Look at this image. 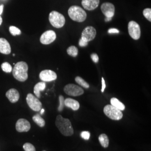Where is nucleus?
<instances>
[{
    "mask_svg": "<svg viewBox=\"0 0 151 151\" xmlns=\"http://www.w3.org/2000/svg\"><path fill=\"white\" fill-rule=\"evenodd\" d=\"M55 125L63 135L71 136L73 134L74 130L69 119L64 118L62 115H58L56 118Z\"/></svg>",
    "mask_w": 151,
    "mask_h": 151,
    "instance_id": "f257e3e1",
    "label": "nucleus"
},
{
    "mask_svg": "<svg viewBox=\"0 0 151 151\" xmlns=\"http://www.w3.org/2000/svg\"><path fill=\"white\" fill-rule=\"evenodd\" d=\"M28 65L25 62H19L15 65L12 70V74L15 78L20 82L26 81L28 78Z\"/></svg>",
    "mask_w": 151,
    "mask_h": 151,
    "instance_id": "f03ea898",
    "label": "nucleus"
},
{
    "mask_svg": "<svg viewBox=\"0 0 151 151\" xmlns=\"http://www.w3.org/2000/svg\"><path fill=\"white\" fill-rule=\"evenodd\" d=\"M68 15L70 19L75 22H82L86 19V11L78 6H72L68 11Z\"/></svg>",
    "mask_w": 151,
    "mask_h": 151,
    "instance_id": "7ed1b4c3",
    "label": "nucleus"
},
{
    "mask_svg": "<svg viewBox=\"0 0 151 151\" xmlns=\"http://www.w3.org/2000/svg\"><path fill=\"white\" fill-rule=\"evenodd\" d=\"M49 20L51 25L55 28H61L65 25V16L56 11H52L49 15Z\"/></svg>",
    "mask_w": 151,
    "mask_h": 151,
    "instance_id": "20e7f679",
    "label": "nucleus"
},
{
    "mask_svg": "<svg viewBox=\"0 0 151 151\" xmlns=\"http://www.w3.org/2000/svg\"><path fill=\"white\" fill-rule=\"evenodd\" d=\"M104 113L109 118L113 120H120L123 118L122 111L111 105H107L104 108Z\"/></svg>",
    "mask_w": 151,
    "mask_h": 151,
    "instance_id": "39448f33",
    "label": "nucleus"
},
{
    "mask_svg": "<svg viewBox=\"0 0 151 151\" xmlns=\"http://www.w3.org/2000/svg\"><path fill=\"white\" fill-rule=\"evenodd\" d=\"M64 91L67 95L72 96H81L84 93L82 87L72 83L67 85L64 87Z\"/></svg>",
    "mask_w": 151,
    "mask_h": 151,
    "instance_id": "423d86ee",
    "label": "nucleus"
},
{
    "mask_svg": "<svg viewBox=\"0 0 151 151\" xmlns=\"http://www.w3.org/2000/svg\"><path fill=\"white\" fill-rule=\"evenodd\" d=\"M26 100L28 106L32 110L35 111H39L42 109V104L38 98L34 96L32 93L27 94Z\"/></svg>",
    "mask_w": 151,
    "mask_h": 151,
    "instance_id": "0eeeda50",
    "label": "nucleus"
},
{
    "mask_svg": "<svg viewBox=\"0 0 151 151\" xmlns=\"http://www.w3.org/2000/svg\"><path fill=\"white\" fill-rule=\"evenodd\" d=\"M128 32L131 38L134 40H138L140 37V28L139 24L134 22L130 21L128 24Z\"/></svg>",
    "mask_w": 151,
    "mask_h": 151,
    "instance_id": "6e6552de",
    "label": "nucleus"
},
{
    "mask_svg": "<svg viewBox=\"0 0 151 151\" xmlns=\"http://www.w3.org/2000/svg\"><path fill=\"white\" fill-rule=\"evenodd\" d=\"M96 35V29L92 27H87L82 32L81 38L84 41L88 43L93 40Z\"/></svg>",
    "mask_w": 151,
    "mask_h": 151,
    "instance_id": "1a4fd4ad",
    "label": "nucleus"
},
{
    "mask_svg": "<svg viewBox=\"0 0 151 151\" xmlns=\"http://www.w3.org/2000/svg\"><path fill=\"white\" fill-rule=\"evenodd\" d=\"M56 39V34L53 30H48L44 32L40 38V43L48 45L54 42Z\"/></svg>",
    "mask_w": 151,
    "mask_h": 151,
    "instance_id": "9d476101",
    "label": "nucleus"
},
{
    "mask_svg": "<svg viewBox=\"0 0 151 151\" xmlns=\"http://www.w3.org/2000/svg\"><path fill=\"white\" fill-rule=\"evenodd\" d=\"M40 79L43 82H50L57 79V76L54 71L49 70H42L39 74Z\"/></svg>",
    "mask_w": 151,
    "mask_h": 151,
    "instance_id": "9b49d317",
    "label": "nucleus"
},
{
    "mask_svg": "<svg viewBox=\"0 0 151 151\" xmlns=\"http://www.w3.org/2000/svg\"><path fill=\"white\" fill-rule=\"evenodd\" d=\"M101 10L106 17L112 18L115 14V7L110 2H105L101 6Z\"/></svg>",
    "mask_w": 151,
    "mask_h": 151,
    "instance_id": "f8f14e48",
    "label": "nucleus"
},
{
    "mask_svg": "<svg viewBox=\"0 0 151 151\" xmlns=\"http://www.w3.org/2000/svg\"><path fill=\"white\" fill-rule=\"evenodd\" d=\"M31 128L29 122L25 119H19L16 122V129L18 132H27Z\"/></svg>",
    "mask_w": 151,
    "mask_h": 151,
    "instance_id": "ddd939ff",
    "label": "nucleus"
},
{
    "mask_svg": "<svg viewBox=\"0 0 151 151\" xmlns=\"http://www.w3.org/2000/svg\"><path fill=\"white\" fill-rule=\"evenodd\" d=\"M100 0H82V5L85 9L92 11L96 9L99 6Z\"/></svg>",
    "mask_w": 151,
    "mask_h": 151,
    "instance_id": "4468645a",
    "label": "nucleus"
},
{
    "mask_svg": "<svg viewBox=\"0 0 151 151\" xmlns=\"http://www.w3.org/2000/svg\"><path fill=\"white\" fill-rule=\"evenodd\" d=\"M6 96L12 103L17 102L20 98L19 92L15 88H11L8 90L6 93Z\"/></svg>",
    "mask_w": 151,
    "mask_h": 151,
    "instance_id": "2eb2a0df",
    "label": "nucleus"
},
{
    "mask_svg": "<svg viewBox=\"0 0 151 151\" xmlns=\"http://www.w3.org/2000/svg\"><path fill=\"white\" fill-rule=\"evenodd\" d=\"M11 52V47L8 41L5 38H0V53L9 54Z\"/></svg>",
    "mask_w": 151,
    "mask_h": 151,
    "instance_id": "dca6fc26",
    "label": "nucleus"
},
{
    "mask_svg": "<svg viewBox=\"0 0 151 151\" xmlns=\"http://www.w3.org/2000/svg\"><path fill=\"white\" fill-rule=\"evenodd\" d=\"M65 105L68 108L72 109L74 111L78 110L80 106V104L77 100L70 98H67L65 100Z\"/></svg>",
    "mask_w": 151,
    "mask_h": 151,
    "instance_id": "f3484780",
    "label": "nucleus"
},
{
    "mask_svg": "<svg viewBox=\"0 0 151 151\" xmlns=\"http://www.w3.org/2000/svg\"><path fill=\"white\" fill-rule=\"evenodd\" d=\"M46 87V84L45 82H38L35 85L34 88V93L37 98L40 97V91H44Z\"/></svg>",
    "mask_w": 151,
    "mask_h": 151,
    "instance_id": "a211bd4d",
    "label": "nucleus"
},
{
    "mask_svg": "<svg viewBox=\"0 0 151 151\" xmlns=\"http://www.w3.org/2000/svg\"><path fill=\"white\" fill-rule=\"evenodd\" d=\"M110 103L112 106L117 108L121 111H123L125 109V106L123 103L120 102L119 100L115 97H113L110 100Z\"/></svg>",
    "mask_w": 151,
    "mask_h": 151,
    "instance_id": "6ab92c4d",
    "label": "nucleus"
},
{
    "mask_svg": "<svg viewBox=\"0 0 151 151\" xmlns=\"http://www.w3.org/2000/svg\"><path fill=\"white\" fill-rule=\"evenodd\" d=\"M100 143L104 148H107L109 145V139L108 135L105 134H101L99 137Z\"/></svg>",
    "mask_w": 151,
    "mask_h": 151,
    "instance_id": "aec40b11",
    "label": "nucleus"
},
{
    "mask_svg": "<svg viewBox=\"0 0 151 151\" xmlns=\"http://www.w3.org/2000/svg\"><path fill=\"white\" fill-rule=\"evenodd\" d=\"M33 121L40 127H44L45 125V122L39 114H36L32 117Z\"/></svg>",
    "mask_w": 151,
    "mask_h": 151,
    "instance_id": "412c9836",
    "label": "nucleus"
},
{
    "mask_svg": "<svg viewBox=\"0 0 151 151\" xmlns=\"http://www.w3.org/2000/svg\"><path fill=\"white\" fill-rule=\"evenodd\" d=\"M67 52L68 55L72 57H75L78 55V50L77 48L75 46H70L67 49Z\"/></svg>",
    "mask_w": 151,
    "mask_h": 151,
    "instance_id": "4be33fe9",
    "label": "nucleus"
},
{
    "mask_svg": "<svg viewBox=\"0 0 151 151\" xmlns=\"http://www.w3.org/2000/svg\"><path fill=\"white\" fill-rule=\"evenodd\" d=\"M75 81L78 85H80L81 86L83 87V88H88L90 87L89 84L85 81L82 78H81V77H79V76L76 77L75 78Z\"/></svg>",
    "mask_w": 151,
    "mask_h": 151,
    "instance_id": "5701e85b",
    "label": "nucleus"
},
{
    "mask_svg": "<svg viewBox=\"0 0 151 151\" xmlns=\"http://www.w3.org/2000/svg\"><path fill=\"white\" fill-rule=\"evenodd\" d=\"M1 68H2L3 71H4L6 73H10L12 70V66L8 62L3 63L1 65Z\"/></svg>",
    "mask_w": 151,
    "mask_h": 151,
    "instance_id": "b1692460",
    "label": "nucleus"
},
{
    "mask_svg": "<svg viewBox=\"0 0 151 151\" xmlns=\"http://www.w3.org/2000/svg\"><path fill=\"white\" fill-rule=\"evenodd\" d=\"M9 31L11 33V34L14 36H16L17 35H20L21 34V30L17 28V27H14V26H11L9 28Z\"/></svg>",
    "mask_w": 151,
    "mask_h": 151,
    "instance_id": "393cba45",
    "label": "nucleus"
},
{
    "mask_svg": "<svg viewBox=\"0 0 151 151\" xmlns=\"http://www.w3.org/2000/svg\"><path fill=\"white\" fill-rule=\"evenodd\" d=\"M59 101H60V105L58 108V111H62L64 107H65V99L64 97L62 95H60L59 96Z\"/></svg>",
    "mask_w": 151,
    "mask_h": 151,
    "instance_id": "a878e982",
    "label": "nucleus"
},
{
    "mask_svg": "<svg viewBox=\"0 0 151 151\" xmlns=\"http://www.w3.org/2000/svg\"><path fill=\"white\" fill-rule=\"evenodd\" d=\"M23 148L25 151H36L35 147L30 143H26L24 145Z\"/></svg>",
    "mask_w": 151,
    "mask_h": 151,
    "instance_id": "bb28decb",
    "label": "nucleus"
},
{
    "mask_svg": "<svg viewBox=\"0 0 151 151\" xmlns=\"http://www.w3.org/2000/svg\"><path fill=\"white\" fill-rule=\"evenodd\" d=\"M143 14L149 22H151V9L150 8L145 9L143 11Z\"/></svg>",
    "mask_w": 151,
    "mask_h": 151,
    "instance_id": "cd10ccee",
    "label": "nucleus"
},
{
    "mask_svg": "<svg viewBox=\"0 0 151 151\" xmlns=\"http://www.w3.org/2000/svg\"><path fill=\"white\" fill-rule=\"evenodd\" d=\"M81 137L85 140H88L90 137V133L88 131H83L81 133Z\"/></svg>",
    "mask_w": 151,
    "mask_h": 151,
    "instance_id": "c85d7f7f",
    "label": "nucleus"
},
{
    "mask_svg": "<svg viewBox=\"0 0 151 151\" xmlns=\"http://www.w3.org/2000/svg\"><path fill=\"white\" fill-rule=\"evenodd\" d=\"M91 58L92 60H93V62L94 63H98L99 60V56H98V55H97V54H96V53H93V54H92L91 55Z\"/></svg>",
    "mask_w": 151,
    "mask_h": 151,
    "instance_id": "c756f323",
    "label": "nucleus"
},
{
    "mask_svg": "<svg viewBox=\"0 0 151 151\" xmlns=\"http://www.w3.org/2000/svg\"><path fill=\"white\" fill-rule=\"evenodd\" d=\"M79 45L81 47H86L87 45H88V43L84 41L83 40H82V39H80V40H79V43H78Z\"/></svg>",
    "mask_w": 151,
    "mask_h": 151,
    "instance_id": "7c9ffc66",
    "label": "nucleus"
},
{
    "mask_svg": "<svg viewBox=\"0 0 151 151\" xmlns=\"http://www.w3.org/2000/svg\"><path fill=\"white\" fill-rule=\"evenodd\" d=\"M108 32L109 34H113V33H119V30H118L117 29H115V28H111L110 29L108 30Z\"/></svg>",
    "mask_w": 151,
    "mask_h": 151,
    "instance_id": "2f4dec72",
    "label": "nucleus"
},
{
    "mask_svg": "<svg viewBox=\"0 0 151 151\" xmlns=\"http://www.w3.org/2000/svg\"><path fill=\"white\" fill-rule=\"evenodd\" d=\"M105 87H106V84H105V81L104 78L102 77V88H101V92H104V90L105 89Z\"/></svg>",
    "mask_w": 151,
    "mask_h": 151,
    "instance_id": "473e14b6",
    "label": "nucleus"
},
{
    "mask_svg": "<svg viewBox=\"0 0 151 151\" xmlns=\"http://www.w3.org/2000/svg\"><path fill=\"white\" fill-rule=\"evenodd\" d=\"M3 9H4V5H2L0 6V15L2 14V13L3 12Z\"/></svg>",
    "mask_w": 151,
    "mask_h": 151,
    "instance_id": "72a5a7b5",
    "label": "nucleus"
},
{
    "mask_svg": "<svg viewBox=\"0 0 151 151\" xmlns=\"http://www.w3.org/2000/svg\"><path fill=\"white\" fill-rule=\"evenodd\" d=\"M111 19H112V18H110V17H105V21L106 22H109V21H110V20H111Z\"/></svg>",
    "mask_w": 151,
    "mask_h": 151,
    "instance_id": "f704fd0d",
    "label": "nucleus"
},
{
    "mask_svg": "<svg viewBox=\"0 0 151 151\" xmlns=\"http://www.w3.org/2000/svg\"><path fill=\"white\" fill-rule=\"evenodd\" d=\"M40 110H41V111H40V114H42H42H43L44 112V109H42Z\"/></svg>",
    "mask_w": 151,
    "mask_h": 151,
    "instance_id": "c9c22d12",
    "label": "nucleus"
},
{
    "mask_svg": "<svg viewBox=\"0 0 151 151\" xmlns=\"http://www.w3.org/2000/svg\"><path fill=\"white\" fill-rule=\"evenodd\" d=\"M2 22V17L0 16V25H1Z\"/></svg>",
    "mask_w": 151,
    "mask_h": 151,
    "instance_id": "e433bc0d",
    "label": "nucleus"
},
{
    "mask_svg": "<svg viewBox=\"0 0 151 151\" xmlns=\"http://www.w3.org/2000/svg\"></svg>",
    "mask_w": 151,
    "mask_h": 151,
    "instance_id": "4c0bfd02",
    "label": "nucleus"
}]
</instances>
